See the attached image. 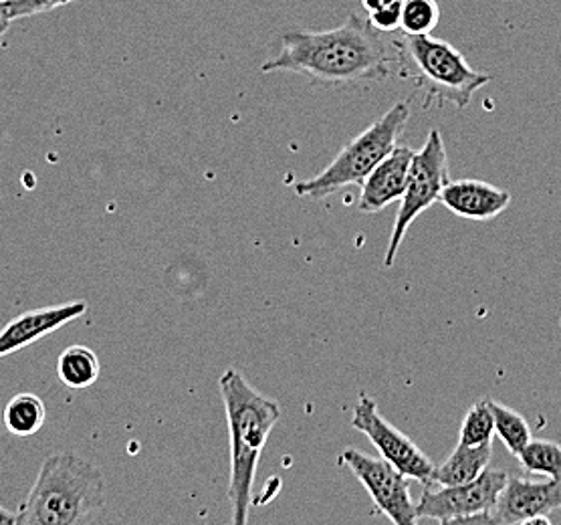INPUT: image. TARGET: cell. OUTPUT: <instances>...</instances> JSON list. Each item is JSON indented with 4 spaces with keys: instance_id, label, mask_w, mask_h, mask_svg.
Wrapping results in <instances>:
<instances>
[{
    "instance_id": "10",
    "label": "cell",
    "mask_w": 561,
    "mask_h": 525,
    "mask_svg": "<svg viewBox=\"0 0 561 525\" xmlns=\"http://www.w3.org/2000/svg\"><path fill=\"white\" fill-rule=\"evenodd\" d=\"M561 512V481L510 477L491 513L493 525H549V513Z\"/></svg>"
},
{
    "instance_id": "6",
    "label": "cell",
    "mask_w": 561,
    "mask_h": 525,
    "mask_svg": "<svg viewBox=\"0 0 561 525\" xmlns=\"http://www.w3.org/2000/svg\"><path fill=\"white\" fill-rule=\"evenodd\" d=\"M448 170L450 168H448L447 146L443 140V134L438 129H431L424 146L419 152H414V158L410 162L407 191L402 196V205L396 215L394 229L386 247L383 267L394 265L398 249L404 241L410 227L414 225V220L421 217L424 210H428L434 203L440 201L443 189L450 182Z\"/></svg>"
},
{
    "instance_id": "17",
    "label": "cell",
    "mask_w": 561,
    "mask_h": 525,
    "mask_svg": "<svg viewBox=\"0 0 561 525\" xmlns=\"http://www.w3.org/2000/svg\"><path fill=\"white\" fill-rule=\"evenodd\" d=\"M493 416H495V435L503 441L511 455H519L525 445L534 438L529 423L517 410L511 409L507 404H501L497 400H489Z\"/></svg>"
},
{
    "instance_id": "19",
    "label": "cell",
    "mask_w": 561,
    "mask_h": 525,
    "mask_svg": "<svg viewBox=\"0 0 561 525\" xmlns=\"http://www.w3.org/2000/svg\"><path fill=\"white\" fill-rule=\"evenodd\" d=\"M495 435V416L489 400L474 402L469 412L465 414V421L460 424L459 443L469 447H483L491 445Z\"/></svg>"
},
{
    "instance_id": "16",
    "label": "cell",
    "mask_w": 561,
    "mask_h": 525,
    "mask_svg": "<svg viewBox=\"0 0 561 525\" xmlns=\"http://www.w3.org/2000/svg\"><path fill=\"white\" fill-rule=\"evenodd\" d=\"M45 419H47L45 402L28 392L11 398V402L7 404L2 414L7 431L16 436L37 435L45 424Z\"/></svg>"
},
{
    "instance_id": "11",
    "label": "cell",
    "mask_w": 561,
    "mask_h": 525,
    "mask_svg": "<svg viewBox=\"0 0 561 525\" xmlns=\"http://www.w3.org/2000/svg\"><path fill=\"white\" fill-rule=\"evenodd\" d=\"M88 311L85 301H69L51 308L33 309L14 318L0 332V358L23 347L33 346L41 338L61 330L67 323L79 320Z\"/></svg>"
},
{
    "instance_id": "3",
    "label": "cell",
    "mask_w": 561,
    "mask_h": 525,
    "mask_svg": "<svg viewBox=\"0 0 561 525\" xmlns=\"http://www.w3.org/2000/svg\"><path fill=\"white\" fill-rule=\"evenodd\" d=\"M103 505L102 469L76 453H57L41 465L35 486L16 513V524H90L103 512Z\"/></svg>"
},
{
    "instance_id": "25",
    "label": "cell",
    "mask_w": 561,
    "mask_h": 525,
    "mask_svg": "<svg viewBox=\"0 0 561 525\" xmlns=\"http://www.w3.org/2000/svg\"><path fill=\"white\" fill-rule=\"evenodd\" d=\"M14 524H16V513L7 512V510L0 505V525Z\"/></svg>"
},
{
    "instance_id": "26",
    "label": "cell",
    "mask_w": 561,
    "mask_h": 525,
    "mask_svg": "<svg viewBox=\"0 0 561 525\" xmlns=\"http://www.w3.org/2000/svg\"><path fill=\"white\" fill-rule=\"evenodd\" d=\"M2 2H7V0H0V4H2Z\"/></svg>"
},
{
    "instance_id": "12",
    "label": "cell",
    "mask_w": 561,
    "mask_h": 525,
    "mask_svg": "<svg viewBox=\"0 0 561 525\" xmlns=\"http://www.w3.org/2000/svg\"><path fill=\"white\" fill-rule=\"evenodd\" d=\"M412 158H414V150H410L407 146H396L394 150L371 170L368 179L362 184V196L357 203L359 213L376 215V213H382L383 208H388L392 203L402 201Z\"/></svg>"
},
{
    "instance_id": "5",
    "label": "cell",
    "mask_w": 561,
    "mask_h": 525,
    "mask_svg": "<svg viewBox=\"0 0 561 525\" xmlns=\"http://www.w3.org/2000/svg\"><path fill=\"white\" fill-rule=\"evenodd\" d=\"M410 119L409 102H398L378 117L370 128L364 129L350 144H345L330 167L321 170L313 179L295 184V194L301 198L323 201L332 194L344 191L345 186H362L374 168L396 148Z\"/></svg>"
},
{
    "instance_id": "9",
    "label": "cell",
    "mask_w": 561,
    "mask_h": 525,
    "mask_svg": "<svg viewBox=\"0 0 561 525\" xmlns=\"http://www.w3.org/2000/svg\"><path fill=\"white\" fill-rule=\"evenodd\" d=\"M352 426L362 435L370 438L371 445L378 448L380 457L394 465L410 481H419L428 486L433 479L434 465L421 447L398 431L394 424L388 423L380 414L378 404L368 395H359L354 412H352Z\"/></svg>"
},
{
    "instance_id": "22",
    "label": "cell",
    "mask_w": 561,
    "mask_h": 525,
    "mask_svg": "<svg viewBox=\"0 0 561 525\" xmlns=\"http://www.w3.org/2000/svg\"><path fill=\"white\" fill-rule=\"evenodd\" d=\"M368 23L378 33H394V31H398L400 23H402V0H396L383 9L368 13Z\"/></svg>"
},
{
    "instance_id": "21",
    "label": "cell",
    "mask_w": 561,
    "mask_h": 525,
    "mask_svg": "<svg viewBox=\"0 0 561 525\" xmlns=\"http://www.w3.org/2000/svg\"><path fill=\"white\" fill-rule=\"evenodd\" d=\"M73 0H7L4 7L11 19H25L33 14L49 13L55 9H61L65 4H71Z\"/></svg>"
},
{
    "instance_id": "18",
    "label": "cell",
    "mask_w": 561,
    "mask_h": 525,
    "mask_svg": "<svg viewBox=\"0 0 561 525\" xmlns=\"http://www.w3.org/2000/svg\"><path fill=\"white\" fill-rule=\"evenodd\" d=\"M522 469L529 475H543L561 481V445L543 438H531L517 455Z\"/></svg>"
},
{
    "instance_id": "1",
    "label": "cell",
    "mask_w": 561,
    "mask_h": 525,
    "mask_svg": "<svg viewBox=\"0 0 561 525\" xmlns=\"http://www.w3.org/2000/svg\"><path fill=\"white\" fill-rule=\"evenodd\" d=\"M394 64V47L368 19L354 13L337 28L280 35V52L261 71H289L323 85H357L390 78Z\"/></svg>"
},
{
    "instance_id": "20",
    "label": "cell",
    "mask_w": 561,
    "mask_h": 525,
    "mask_svg": "<svg viewBox=\"0 0 561 525\" xmlns=\"http://www.w3.org/2000/svg\"><path fill=\"white\" fill-rule=\"evenodd\" d=\"M440 21V7L436 0H402L404 35H431Z\"/></svg>"
},
{
    "instance_id": "24",
    "label": "cell",
    "mask_w": 561,
    "mask_h": 525,
    "mask_svg": "<svg viewBox=\"0 0 561 525\" xmlns=\"http://www.w3.org/2000/svg\"><path fill=\"white\" fill-rule=\"evenodd\" d=\"M11 23H13V19L9 16V11H7L4 2H2V4H0V35H4V33L9 31Z\"/></svg>"
},
{
    "instance_id": "2",
    "label": "cell",
    "mask_w": 561,
    "mask_h": 525,
    "mask_svg": "<svg viewBox=\"0 0 561 525\" xmlns=\"http://www.w3.org/2000/svg\"><path fill=\"white\" fill-rule=\"evenodd\" d=\"M218 390L227 410L230 436L229 501L232 524L244 525L253 501L256 469L268 435L279 423L280 407L249 385L239 370L225 372Z\"/></svg>"
},
{
    "instance_id": "14",
    "label": "cell",
    "mask_w": 561,
    "mask_h": 525,
    "mask_svg": "<svg viewBox=\"0 0 561 525\" xmlns=\"http://www.w3.org/2000/svg\"><path fill=\"white\" fill-rule=\"evenodd\" d=\"M493 457V445L469 447L459 443L448 455L447 461L434 467L431 483L436 486H465L471 483L479 475L485 473Z\"/></svg>"
},
{
    "instance_id": "7",
    "label": "cell",
    "mask_w": 561,
    "mask_h": 525,
    "mask_svg": "<svg viewBox=\"0 0 561 525\" xmlns=\"http://www.w3.org/2000/svg\"><path fill=\"white\" fill-rule=\"evenodd\" d=\"M510 475L501 469H486L471 483L465 486H424V493L416 503L421 520L438 524H491V513Z\"/></svg>"
},
{
    "instance_id": "15",
    "label": "cell",
    "mask_w": 561,
    "mask_h": 525,
    "mask_svg": "<svg viewBox=\"0 0 561 525\" xmlns=\"http://www.w3.org/2000/svg\"><path fill=\"white\" fill-rule=\"evenodd\" d=\"M102 362L88 346H69L57 362V376L67 388L83 390L98 383Z\"/></svg>"
},
{
    "instance_id": "23",
    "label": "cell",
    "mask_w": 561,
    "mask_h": 525,
    "mask_svg": "<svg viewBox=\"0 0 561 525\" xmlns=\"http://www.w3.org/2000/svg\"><path fill=\"white\" fill-rule=\"evenodd\" d=\"M392 2H396V0H362V7L366 9V13H374L378 9L392 4Z\"/></svg>"
},
{
    "instance_id": "4",
    "label": "cell",
    "mask_w": 561,
    "mask_h": 525,
    "mask_svg": "<svg viewBox=\"0 0 561 525\" xmlns=\"http://www.w3.org/2000/svg\"><path fill=\"white\" fill-rule=\"evenodd\" d=\"M398 71L426 93L424 107L434 102L453 103L465 110L491 76L472 69L465 55L433 35H402L392 43Z\"/></svg>"
},
{
    "instance_id": "8",
    "label": "cell",
    "mask_w": 561,
    "mask_h": 525,
    "mask_svg": "<svg viewBox=\"0 0 561 525\" xmlns=\"http://www.w3.org/2000/svg\"><path fill=\"white\" fill-rule=\"evenodd\" d=\"M340 463L354 473L368 491L376 510L392 524L414 525L419 522L416 503L410 498V479L400 473L394 465L356 448L344 450L340 455Z\"/></svg>"
},
{
    "instance_id": "13",
    "label": "cell",
    "mask_w": 561,
    "mask_h": 525,
    "mask_svg": "<svg viewBox=\"0 0 561 525\" xmlns=\"http://www.w3.org/2000/svg\"><path fill=\"white\" fill-rule=\"evenodd\" d=\"M438 203L447 206L457 217L485 222L510 208L511 194L483 180H450L443 189Z\"/></svg>"
}]
</instances>
